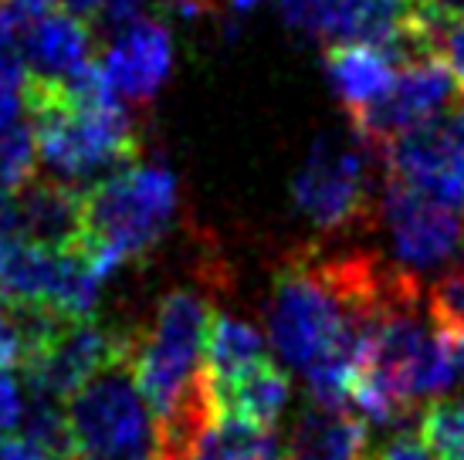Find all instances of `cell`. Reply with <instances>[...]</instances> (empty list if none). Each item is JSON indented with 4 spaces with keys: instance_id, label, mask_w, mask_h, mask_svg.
I'll return each mask as SVG.
<instances>
[{
    "instance_id": "1",
    "label": "cell",
    "mask_w": 464,
    "mask_h": 460,
    "mask_svg": "<svg viewBox=\"0 0 464 460\" xmlns=\"http://www.w3.org/2000/svg\"><path fill=\"white\" fill-rule=\"evenodd\" d=\"M24 109L38 139V156L68 179L136 163L140 139L132 115L105 78L102 64L89 62L65 81L27 78Z\"/></svg>"
},
{
    "instance_id": "2",
    "label": "cell",
    "mask_w": 464,
    "mask_h": 460,
    "mask_svg": "<svg viewBox=\"0 0 464 460\" xmlns=\"http://www.w3.org/2000/svg\"><path fill=\"white\" fill-rule=\"evenodd\" d=\"M177 214V179L167 167L132 163L82 190V237L85 254L99 278L116 274L167 234Z\"/></svg>"
},
{
    "instance_id": "3",
    "label": "cell",
    "mask_w": 464,
    "mask_h": 460,
    "mask_svg": "<svg viewBox=\"0 0 464 460\" xmlns=\"http://www.w3.org/2000/svg\"><path fill=\"white\" fill-rule=\"evenodd\" d=\"M210 321L214 311L204 298L190 288H177L163 294L153 319L132 332L126 366L156 423L173 417L183 399L194 393L204 372Z\"/></svg>"
},
{
    "instance_id": "4",
    "label": "cell",
    "mask_w": 464,
    "mask_h": 460,
    "mask_svg": "<svg viewBox=\"0 0 464 460\" xmlns=\"http://www.w3.org/2000/svg\"><path fill=\"white\" fill-rule=\"evenodd\" d=\"M27 325L24 376L38 399H72L102 372L130 362L132 332H119L95 319H54L41 311H21Z\"/></svg>"
},
{
    "instance_id": "5",
    "label": "cell",
    "mask_w": 464,
    "mask_h": 460,
    "mask_svg": "<svg viewBox=\"0 0 464 460\" xmlns=\"http://www.w3.org/2000/svg\"><path fill=\"white\" fill-rule=\"evenodd\" d=\"M380 149L362 142L323 136L292 179L295 210L323 234H346L373 217Z\"/></svg>"
},
{
    "instance_id": "6",
    "label": "cell",
    "mask_w": 464,
    "mask_h": 460,
    "mask_svg": "<svg viewBox=\"0 0 464 460\" xmlns=\"http://www.w3.org/2000/svg\"><path fill=\"white\" fill-rule=\"evenodd\" d=\"M102 278L78 247L58 251L0 230V302L14 311L54 319H92Z\"/></svg>"
},
{
    "instance_id": "7",
    "label": "cell",
    "mask_w": 464,
    "mask_h": 460,
    "mask_svg": "<svg viewBox=\"0 0 464 460\" xmlns=\"http://www.w3.org/2000/svg\"><path fill=\"white\" fill-rule=\"evenodd\" d=\"M65 417L75 460H153L156 420L130 366L102 372L75 393Z\"/></svg>"
},
{
    "instance_id": "8",
    "label": "cell",
    "mask_w": 464,
    "mask_h": 460,
    "mask_svg": "<svg viewBox=\"0 0 464 460\" xmlns=\"http://www.w3.org/2000/svg\"><path fill=\"white\" fill-rule=\"evenodd\" d=\"M380 214L387 224L397 268L420 278L427 271L448 268L464 251V220L458 210L427 200L424 193L387 177L380 193Z\"/></svg>"
},
{
    "instance_id": "9",
    "label": "cell",
    "mask_w": 464,
    "mask_h": 460,
    "mask_svg": "<svg viewBox=\"0 0 464 460\" xmlns=\"http://www.w3.org/2000/svg\"><path fill=\"white\" fill-rule=\"evenodd\" d=\"M387 177L451 210L464 206V102L380 149Z\"/></svg>"
},
{
    "instance_id": "10",
    "label": "cell",
    "mask_w": 464,
    "mask_h": 460,
    "mask_svg": "<svg viewBox=\"0 0 464 460\" xmlns=\"http://www.w3.org/2000/svg\"><path fill=\"white\" fill-rule=\"evenodd\" d=\"M461 102L464 91L454 81L451 68L440 58H420V62L403 64L387 95L370 105L366 112L353 115L349 122L362 142L383 149L393 139L434 122L438 115L451 112L454 105Z\"/></svg>"
},
{
    "instance_id": "11",
    "label": "cell",
    "mask_w": 464,
    "mask_h": 460,
    "mask_svg": "<svg viewBox=\"0 0 464 460\" xmlns=\"http://www.w3.org/2000/svg\"><path fill=\"white\" fill-rule=\"evenodd\" d=\"M105 78L112 81L119 99L150 102L173 68V38L169 27L153 17H140L126 24L109 44L102 62Z\"/></svg>"
},
{
    "instance_id": "12",
    "label": "cell",
    "mask_w": 464,
    "mask_h": 460,
    "mask_svg": "<svg viewBox=\"0 0 464 460\" xmlns=\"http://www.w3.org/2000/svg\"><path fill=\"white\" fill-rule=\"evenodd\" d=\"M0 230L44 244V247H58V251L78 247L82 190L65 179H34L31 187L11 196Z\"/></svg>"
},
{
    "instance_id": "13",
    "label": "cell",
    "mask_w": 464,
    "mask_h": 460,
    "mask_svg": "<svg viewBox=\"0 0 464 460\" xmlns=\"http://www.w3.org/2000/svg\"><path fill=\"white\" fill-rule=\"evenodd\" d=\"M24 64L27 78L65 81L92 62L89 24L68 11H52L24 31Z\"/></svg>"
},
{
    "instance_id": "14",
    "label": "cell",
    "mask_w": 464,
    "mask_h": 460,
    "mask_svg": "<svg viewBox=\"0 0 464 460\" xmlns=\"http://www.w3.org/2000/svg\"><path fill=\"white\" fill-rule=\"evenodd\" d=\"M325 78L349 119L380 102L397 78V62L376 44H329L325 48Z\"/></svg>"
},
{
    "instance_id": "15",
    "label": "cell",
    "mask_w": 464,
    "mask_h": 460,
    "mask_svg": "<svg viewBox=\"0 0 464 460\" xmlns=\"http://www.w3.org/2000/svg\"><path fill=\"white\" fill-rule=\"evenodd\" d=\"M370 454V430L356 413L323 409L312 403L292 430L288 460H362Z\"/></svg>"
},
{
    "instance_id": "16",
    "label": "cell",
    "mask_w": 464,
    "mask_h": 460,
    "mask_svg": "<svg viewBox=\"0 0 464 460\" xmlns=\"http://www.w3.org/2000/svg\"><path fill=\"white\" fill-rule=\"evenodd\" d=\"M210 383V379H207ZM210 393L218 399L220 413H231V417H245V420L258 423L265 430L275 426V420L285 413L288 397H292V383L285 369L271 359L258 369L237 376L231 383H210Z\"/></svg>"
},
{
    "instance_id": "17",
    "label": "cell",
    "mask_w": 464,
    "mask_h": 460,
    "mask_svg": "<svg viewBox=\"0 0 464 460\" xmlns=\"http://www.w3.org/2000/svg\"><path fill=\"white\" fill-rule=\"evenodd\" d=\"M265 362H271L265 335L255 325H247V321L214 311L210 332H207V352H204L207 379L210 383H231V379L258 369Z\"/></svg>"
},
{
    "instance_id": "18",
    "label": "cell",
    "mask_w": 464,
    "mask_h": 460,
    "mask_svg": "<svg viewBox=\"0 0 464 460\" xmlns=\"http://www.w3.org/2000/svg\"><path fill=\"white\" fill-rule=\"evenodd\" d=\"M275 454H278V444L271 430L245 417L220 413L194 444L190 460H271Z\"/></svg>"
},
{
    "instance_id": "19",
    "label": "cell",
    "mask_w": 464,
    "mask_h": 460,
    "mask_svg": "<svg viewBox=\"0 0 464 460\" xmlns=\"http://www.w3.org/2000/svg\"><path fill=\"white\" fill-rule=\"evenodd\" d=\"M417 430L438 460H464V399H430Z\"/></svg>"
},
{
    "instance_id": "20",
    "label": "cell",
    "mask_w": 464,
    "mask_h": 460,
    "mask_svg": "<svg viewBox=\"0 0 464 460\" xmlns=\"http://www.w3.org/2000/svg\"><path fill=\"white\" fill-rule=\"evenodd\" d=\"M38 139L31 122H17L0 132V187L11 196L38 179Z\"/></svg>"
},
{
    "instance_id": "21",
    "label": "cell",
    "mask_w": 464,
    "mask_h": 460,
    "mask_svg": "<svg viewBox=\"0 0 464 460\" xmlns=\"http://www.w3.org/2000/svg\"><path fill=\"white\" fill-rule=\"evenodd\" d=\"M427 311L440 332H461L464 329V268H451L430 292H427Z\"/></svg>"
},
{
    "instance_id": "22",
    "label": "cell",
    "mask_w": 464,
    "mask_h": 460,
    "mask_svg": "<svg viewBox=\"0 0 464 460\" xmlns=\"http://www.w3.org/2000/svg\"><path fill=\"white\" fill-rule=\"evenodd\" d=\"M24 359H27L24 315L0 302V372L24 369Z\"/></svg>"
},
{
    "instance_id": "23",
    "label": "cell",
    "mask_w": 464,
    "mask_h": 460,
    "mask_svg": "<svg viewBox=\"0 0 464 460\" xmlns=\"http://www.w3.org/2000/svg\"><path fill=\"white\" fill-rule=\"evenodd\" d=\"M370 460H438L424 444L417 426H400L383 440L380 450H370Z\"/></svg>"
},
{
    "instance_id": "24",
    "label": "cell",
    "mask_w": 464,
    "mask_h": 460,
    "mask_svg": "<svg viewBox=\"0 0 464 460\" xmlns=\"http://www.w3.org/2000/svg\"><path fill=\"white\" fill-rule=\"evenodd\" d=\"M24 393H21V386L14 376L7 372H0V436H7L17 426V423L24 420Z\"/></svg>"
},
{
    "instance_id": "25",
    "label": "cell",
    "mask_w": 464,
    "mask_h": 460,
    "mask_svg": "<svg viewBox=\"0 0 464 460\" xmlns=\"http://www.w3.org/2000/svg\"><path fill=\"white\" fill-rule=\"evenodd\" d=\"M0 460H65L58 457L54 450L41 447L38 440H31V436H0Z\"/></svg>"
},
{
    "instance_id": "26",
    "label": "cell",
    "mask_w": 464,
    "mask_h": 460,
    "mask_svg": "<svg viewBox=\"0 0 464 460\" xmlns=\"http://www.w3.org/2000/svg\"><path fill=\"white\" fill-rule=\"evenodd\" d=\"M21 109H24V81H14V78L0 75V132L17 126Z\"/></svg>"
},
{
    "instance_id": "27",
    "label": "cell",
    "mask_w": 464,
    "mask_h": 460,
    "mask_svg": "<svg viewBox=\"0 0 464 460\" xmlns=\"http://www.w3.org/2000/svg\"><path fill=\"white\" fill-rule=\"evenodd\" d=\"M140 7H142V0H105L102 17L112 27H126V24H132V21H140V17H136Z\"/></svg>"
},
{
    "instance_id": "28",
    "label": "cell",
    "mask_w": 464,
    "mask_h": 460,
    "mask_svg": "<svg viewBox=\"0 0 464 460\" xmlns=\"http://www.w3.org/2000/svg\"><path fill=\"white\" fill-rule=\"evenodd\" d=\"M58 7L85 21V17H95V14H102L105 0H58Z\"/></svg>"
},
{
    "instance_id": "29",
    "label": "cell",
    "mask_w": 464,
    "mask_h": 460,
    "mask_svg": "<svg viewBox=\"0 0 464 460\" xmlns=\"http://www.w3.org/2000/svg\"><path fill=\"white\" fill-rule=\"evenodd\" d=\"M434 7H440V11L454 14V17H461L464 21V0H430Z\"/></svg>"
},
{
    "instance_id": "30",
    "label": "cell",
    "mask_w": 464,
    "mask_h": 460,
    "mask_svg": "<svg viewBox=\"0 0 464 460\" xmlns=\"http://www.w3.org/2000/svg\"><path fill=\"white\" fill-rule=\"evenodd\" d=\"M454 359H458V376L464 379V329L461 332H454Z\"/></svg>"
},
{
    "instance_id": "31",
    "label": "cell",
    "mask_w": 464,
    "mask_h": 460,
    "mask_svg": "<svg viewBox=\"0 0 464 460\" xmlns=\"http://www.w3.org/2000/svg\"><path fill=\"white\" fill-rule=\"evenodd\" d=\"M7 204H11V193L0 187V224H4V217H7Z\"/></svg>"
},
{
    "instance_id": "32",
    "label": "cell",
    "mask_w": 464,
    "mask_h": 460,
    "mask_svg": "<svg viewBox=\"0 0 464 460\" xmlns=\"http://www.w3.org/2000/svg\"><path fill=\"white\" fill-rule=\"evenodd\" d=\"M261 0H231L234 11H251V7H258Z\"/></svg>"
},
{
    "instance_id": "33",
    "label": "cell",
    "mask_w": 464,
    "mask_h": 460,
    "mask_svg": "<svg viewBox=\"0 0 464 460\" xmlns=\"http://www.w3.org/2000/svg\"><path fill=\"white\" fill-rule=\"evenodd\" d=\"M271 460H288V457H285L282 450H278V454H275V457H271Z\"/></svg>"
},
{
    "instance_id": "34",
    "label": "cell",
    "mask_w": 464,
    "mask_h": 460,
    "mask_svg": "<svg viewBox=\"0 0 464 460\" xmlns=\"http://www.w3.org/2000/svg\"><path fill=\"white\" fill-rule=\"evenodd\" d=\"M362 460H370V454H366V457H362Z\"/></svg>"
},
{
    "instance_id": "35",
    "label": "cell",
    "mask_w": 464,
    "mask_h": 460,
    "mask_svg": "<svg viewBox=\"0 0 464 460\" xmlns=\"http://www.w3.org/2000/svg\"><path fill=\"white\" fill-rule=\"evenodd\" d=\"M153 460H160V457H153Z\"/></svg>"
}]
</instances>
